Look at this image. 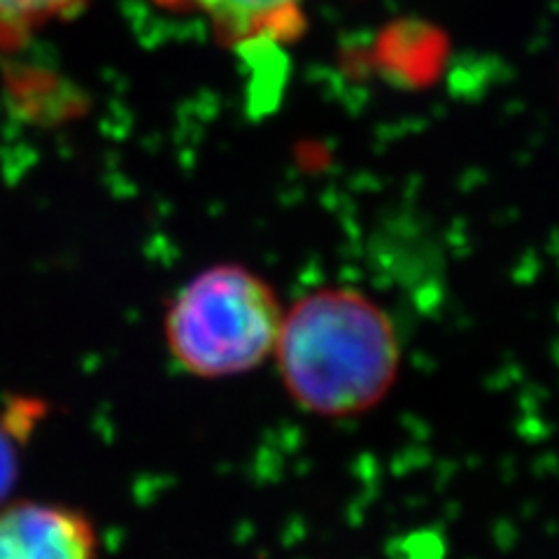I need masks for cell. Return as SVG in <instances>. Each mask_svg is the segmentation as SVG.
<instances>
[{
	"mask_svg": "<svg viewBox=\"0 0 559 559\" xmlns=\"http://www.w3.org/2000/svg\"><path fill=\"white\" fill-rule=\"evenodd\" d=\"M156 3L199 14L224 43L285 40L299 35L308 0H156Z\"/></svg>",
	"mask_w": 559,
	"mask_h": 559,
	"instance_id": "4",
	"label": "cell"
},
{
	"mask_svg": "<svg viewBox=\"0 0 559 559\" xmlns=\"http://www.w3.org/2000/svg\"><path fill=\"white\" fill-rule=\"evenodd\" d=\"M0 559H98V538L92 522L68 506L3 503Z\"/></svg>",
	"mask_w": 559,
	"mask_h": 559,
	"instance_id": "3",
	"label": "cell"
},
{
	"mask_svg": "<svg viewBox=\"0 0 559 559\" xmlns=\"http://www.w3.org/2000/svg\"><path fill=\"white\" fill-rule=\"evenodd\" d=\"M273 357L304 411L345 417L388 396L401 347L378 304L353 289H322L285 310Z\"/></svg>",
	"mask_w": 559,
	"mask_h": 559,
	"instance_id": "1",
	"label": "cell"
},
{
	"mask_svg": "<svg viewBox=\"0 0 559 559\" xmlns=\"http://www.w3.org/2000/svg\"><path fill=\"white\" fill-rule=\"evenodd\" d=\"M86 0H0V45H16L28 33L75 14Z\"/></svg>",
	"mask_w": 559,
	"mask_h": 559,
	"instance_id": "5",
	"label": "cell"
},
{
	"mask_svg": "<svg viewBox=\"0 0 559 559\" xmlns=\"http://www.w3.org/2000/svg\"><path fill=\"white\" fill-rule=\"evenodd\" d=\"M285 310L273 287L238 264L203 271L166 312V343L187 373L229 378L275 355Z\"/></svg>",
	"mask_w": 559,
	"mask_h": 559,
	"instance_id": "2",
	"label": "cell"
},
{
	"mask_svg": "<svg viewBox=\"0 0 559 559\" xmlns=\"http://www.w3.org/2000/svg\"><path fill=\"white\" fill-rule=\"evenodd\" d=\"M20 476V450H16V436L0 423V506L5 503L10 489Z\"/></svg>",
	"mask_w": 559,
	"mask_h": 559,
	"instance_id": "6",
	"label": "cell"
}]
</instances>
